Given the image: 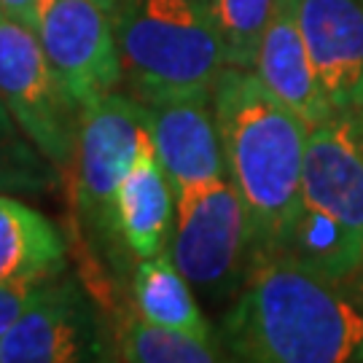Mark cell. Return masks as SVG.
Here are the masks:
<instances>
[{"mask_svg": "<svg viewBox=\"0 0 363 363\" xmlns=\"http://www.w3.org/2000/svg\"><path fill=\"white\" fill-rule=\"evenodd\" d=\"M218 342L234 361H363V298L283 250L256 253Z\"/></svg>", "mask_w": 363, "mask_h": 363, "instance_id": "6da1fadb", "label": "cell"}, {"mask_svg": "<svg viewBox=\"0 0 363 363\" xmlns=\"http://www.w3.org/2000/svg\"><path fill=\"white\" fill-rule=\"evenodd\" d=\"M210 97L229 181L250 218L253 256L280 250L301 210L310 127L247 67L223 65Z\"/></svg>", "mask_w": 363, "mask_h": 363, "instance_id": "7a4b0ae2", "label": "cell"}, {"mask_svg": "<svg viewBox=\"0 0 363 363\" xmlns=\"http://www.w3.org/2000/svg\"><path fill=\"white\" fill-rule=\"evenodd\" d=\"M113 16L124 86L145 105L210 97L223 46L202 0H118Z\"/></svg>", "mask_w": 363, "mask_h": 363, "instance_id": "3957f363", "label": "cell"}, {"mask_svg": "<svg viewBox=\"0 0 363 363\" xmlns=\"http://www.w3.org/2000/svg\"><path fill=\"white\" fill-rule=\"evenodd\" d=\"M167 253L191 288L210 301L242 288L253 261V229L229 178L178 191Z\"/></svg>", "mask_w": 363, "mask_h": 363, "instance_id": "277c9868", "label": "cell"}, {"mask_svg": "<svg viewBox=\"0 0 363 363\" xmlns=\"http://www.w3.org/2000/svg\"><path fill=\"white\" fill-rule=\"evenodd\" d=\"M151 140L148 105L113 91L81 111L76 140V208L97 240L113 242L121 181Z\"/></svg>", "mask_w": 363, "mask_h": 363, "instance_id": "5b68a950", "label": "cell"}, {"mask_svg": "<svg viewBox=\"0 0 363 363\" xmlns=\"http://www.w3.org/2000/svg\"><path fill=\"white\" fill-rule=\"evenodd\" d=\"M0 100L60 169L76 162L78 108L49 65L38 33L0 13Z\"/></svg>", "mask_w": 363, "mask_h": 363, "instance_id": "8992f818", "label": "cell"}, {"mask_svg": "<svg viewBox=\"0 0 363 363\" xmlns=\"http://www.w3.org/2000/svg\"><path fill=\"white\" fill-rule=\"evenodd\" d=\"M38 40L70 100L84 111L124 84L113 16L94 0H40Z\"/></svg>", "mask_w": 363, "mask_h": 363, "instance_id": "52a82bcc", "label": "cell"}, {"mask_svg": "<svg viewBox=\"0 0 363 363\" xmlns=\"http://www.w3.org/2000/svg\"><path fill=\"white\" fill-rule=\"evenodd\" d=\"M113 358L105 350L91 298L73 277L38 283L25 312L0 339V363H78Z\"/></svg>", "mask_w": 363, "mask_h": 363, "instance_id": "ba28073f", "label": "cell"}, {"mask_svg": "<svg viewBox=\"0 0 363 363\" xmlns=\"http://www.w3.org/2000/svg\"><path fill=\"white\" fill-rule=\"evenodd\" d=\"M301 205L363 240V118L361 111L334 113L312 127L301 172Z\"/></svg>", "mask_w": 363, "mask_h": 363, "instance_id": "9c48e42d", "label": "cell"}, {"mask_svg": "<svg viewBox=\"0 0 363 363\" xmlns=\"http://www.w3.org/2000/svg\"><path fill=\"white\" fill-rule=\"evenodd\" d=\"M298 25L334 111H363V0H301Z\"/></svg>", "mask_w": 363, "mask_h": 363, "instance_id": "30bf717a", "label": "cell"}, {"mask_svg": "<svg viewBox=\"0 0 363 363\" xmlns=\"http://www.w3.org/2000/svg\"><path fill=\"white\" fill-rule=\"evenodd\" d=\"M151 143L175 191L229 178L213 97L148 105Z\"/></svg>", "mask_w": 363, "mask_h": 363, "instance_id": "8fae6325", "label": "cell"}, {"mask_svg": "<svg viewBox=\"0 0 363 363\" xmlns=\"http://www.w3.org/2000/svg\"><path fill=\"white\" fill-rule=\"evenodd\" d=\"M301 0H274L269 25L264 30L253 73L272 91L280 103H286L307 127H318L334 116V105L320 89L315 76L307 43L298 25Z\"/></svg>", "mask_w": 363, "mask_h": 363, "instance_id": "7c38bea8", "label": "cell"}, {"mask_svg": "<svg viewBox=\"0 0 363 363\" xmlns=\"http://www.w3.org/2000/svg\"><path fill=\"white\" fill-rule=\"evenodd\" d=\"M178 213V191L169 181L154 143L148 140L116 196L118 242L135 259H148L167 250Z\"/></svg>", "mask_w": 363, "mask_h": 363, "instance_id": "4fadbf2b", "label": "cell"}, {"mask_svg": "<svg viewBox=\"0 0 363 363\" xmlns=\"http://www.w3.org/2000/svg\"><path fill=\"white\" fill-rule=\"evenodd\" d=\"M65 269V237L43 213L0 194V283H40Z\"/></svg>", "mask_w": 363, "mask_h": 363, "instance_id": "5bb4252c", "label": "cell"}, {"mask_svg": "<svg viewBox=\"0 0 363 363\" xmlns=\"http://www.w3.org/2000/svg\"><path fill=\"white\" fill-rule=\"evenodd\" d=\"M132 298L138 315L156 325L178 328L202 339H216L208 318L191 294V283L169 259L167 250L140 259L132 274Z\"/></svg>", "mask_w": 363, "mask_h": 363, "instance_id": "9a60e30c", "label": "cell"}, {"mask_svg": "<svg viewBox=\"0 0 363 363\" xmlns=\"http://www.w3.org/2000/svg\"><path fill=\"white\" fill-rule=\"evenodd\" d=\"M280 250L334 283H345L347 277L361 272L363 264V240L325 213L304 205Z\"/></svg>", "mask_w": 363, "mask_h": 363, "instance_id": "2e32d148", "label": "cell"}, {"mask_svg": "<svg viewBox=\"0 0 363 363\" xmlns=\"http://www.w3.org/2000/svg\"><path fill=\"white\" fill-rule=\"evenodd\" d=\"M62 169L40 151L0 100V194H49Z\"/></svg>", "mask_w": 363, "mask_h": 363, "instance_id": "e0dca14e", "label": "cell"}, {"mask_svg": "<svg viewBox=\"0 0 363 363\" xmlns=\"http://www.w3.org/2000/svg\"><path fill=\"white\" fill-rule=\"evenodd\" d=\"M118 358L130 363H216L226 355L216 339L148 323L138 315L118 337Z\"/></svg>", "mask_w": 363, "mask_h": 363, "instance_id": "ac0fdd59", "label": "cell"}, {"mask_svg": "<svg viewBox=\"0 0 363 363\" xmlns=\"http://www.w3.org/2000/svg\"><path fill=\"white\" fill-rule=\"evenodd\" d=\"M274 0H210L226 65L253 70Z\"/></svg>", "mask_w": 363, "mask_h": 363, "instance_id": "d6986e66", "label": "cell"}, {"mask_svg": "<svg viewBox=\"0 0 363 363\" xmlns=\"http://www.w3.org/2000/svg\"><path fill=\"white\" fill-rule=\"evenodd\" d=\"M35 288H38V283H0V339L9 334V328L16 323V318L25 312Z\"/></svg>", "mask_w": 363, "mask_h": 363, "instance_id": "ffe728a7", "label": "cell"}, {"mask_svg": "<svg viewBox=\"0 0 363 363\" xmlns=\"http://www.w3.org/2000/svg\"><path fill=\"white\" fill-rule=\"evenodd\" d=\"M38 6L40 0H0V13L11 16V19H19L35 30L38 25Z\"/></svg>", "mask_w": 363, "mask_h": 363, "instance_id": "44dd1931", "label": "cell"}, {"mask_svg": "<svg viewBox=\"0 0 363 363\" xmlns=\"http://www.w3.org/2000/svg\"><path fill=\"white\" fill-rule=\"evenodd\" d=\"M94 3H100V6H103L105 11H113V9H116L118 0H94Z\"/></svg>", "mask_w": 363, "mask_h": 363, "instance_id": "7402d4cb", "label": "cell"}, {"mask_svg": "<svg viewBox=\"0 0 363 363\" xmlns=\"http://www.w3.org/2000/svg\"><path fill=\"white\" fill-rule=\"evenodd\" d=\"M361 286H363V264H361ZM361 298H363V294H361Z\"/></svg>", "mask_w": 363, "mask_h": 363, "instance_id": "603a6c76", "label": "cell"}, {"mask_svg": "<svg viewBox=\"0 0 363 363\" xmlns=\"http://www.w3.org/2000/svg\"><path fill=\"white\" fill-rule=\"evenodd\" d=\"M202 3H208V6H210V0H202Z\"/></svg>", "mask_w": 363, "mask_h": 363, "instance_id": "cb8c5ba5", "label": "cell"}, {"mask_svg": "<svg viewBox=\"0 0 363 363\" xmlns=\"http://www.w3.org/2000/svg\"><path fill=\"white\" fill-rule=\"evenodd\" d=\"M361 118H363V111H361Z\"/></svg>", "mask_w": 363, "mask_h": 363, "instance_id": "d4e9b609", "label": "cell"}]
</instances>
